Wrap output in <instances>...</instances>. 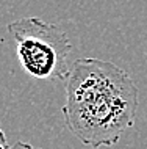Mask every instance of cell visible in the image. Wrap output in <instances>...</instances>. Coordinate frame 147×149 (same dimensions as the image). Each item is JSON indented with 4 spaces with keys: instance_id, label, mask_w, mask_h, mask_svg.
<instances>
[{
    "instance_id": "obj_4",
    "label": "cell",
    "mask_w": 147,
    "mask_h": 149,
    "mask_svg": "<svg viewBox=\"0 0 147 149\" xmlns=\"http://www.w3.org/2000/svg\"><path fill=\"white\" fill-rule=\"evenodd\" d=\"M10 146L6 144V135L3 132V129L0 127V149H8Z\"/></svg>"
},
{
    "instance_id": "obj_1",
    "label": "cell",
    "mask_w": 147,
    "mask_h": 149,
    "mask_svg": "<svg viewBox=\"0 0 147 149\" xmlns=\"http://www.w3.org/2000/svg\"><path fill=\"white\" fill-rule=\"evenodd\" d=\"M64 90L66 127L85 146H113L135 124L138 88L114 63L99 58L75 60Z\"/></svg>"
},
{
    "instance_id": "obj_2",
    "label": "cell",
    "mask_w": 147,
    "mask_h": 149,
    "mask_svg": "<svg viewBox=\"0 0 147 149\" xmlns=\"http://www.w3.org/2000/svg\"><path fill=\"white\" fill-rule=\"evenodd\" d=\"M16 46L21 68L38 80H66L72 52L67 35L39 17H21L6 27Z\"/></svg>"
},
{
    "instance_id": "obj_3",
    "label": "cell",
    "mask_w": 147,
    "mask_h": 149,
    "mask_svg": "<svg viewBox=\"0 0 147 149\" xmlns=\"http://www.w3.org/2000/svg\"><path fill=\"white\" fill-rule=\"evenodd\" d=\"M8 149H41V148H35L28 143H23V141H16L13 146H10Z\"/></svg>"
}]
</instances>
